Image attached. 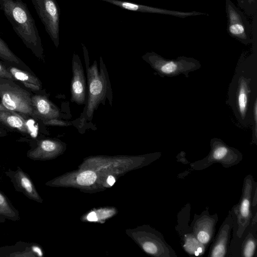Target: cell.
I'll list each match as a JSON object with an SVG mask.
<instances>
[{
    "label": "cell",
    "instance_id": "cell-1",
    "mask_svg": "<svg viewBox=\"0 0 257 257\" xmlns=\"http://www.w3.org/2000/svg\"><path fill=\"white\" fill-rule=\"evenodd\" d=\"M257 101V48L239 57L229 84L226 104L232 109L238 124L252 125V109Z\"/></svg>",
    "mask_w": 257,
    "mask_h": 257
},
{
    "label": "cell",
    "instance_id": "cell-2",
    "mask_svg": "<svg viewBox=\"0 0 257 257\" xmlns=\"http://www.w3.org/2000/svg\"><path fill=\"white\" fill-rule=\"evenodd\" d=\"M0 10L25 46L38 59L44 61L41 39L26 4L22 0H0Z\"/></svg>",
    "mask_w": 257,
    "mask_h": 257
},
{
    "label": "cell",
    "instance_id": "cell-3",
    "mask_svg": "<svg viewBox=\"0 0 257 257\" xmlns=\"http://www.w3.org/2000/svg\"><path fill=\"white\" fill-rule=\"evenodd\" d=\"M86 65L87 91L86 106L82 115L86 120H91L93 113L100 103L104 104L106 98L109 103L112 102V92L107 70L101 57H100V66L98 70L97 63L95 60L89 65L88 51L81 44Z\"/></svg>",
    "mask_w": 257,
    "mask_h": 257
},
{
    "label": "cell",
    "instance_id": "cell-4",
    "mask_svg": "<svg viewBox=\"0 0 257 257\" xmlns=\"http://www.w3.org/2000/svg\"><path fill=\"white\" fill-rule=\"evenodd\" d=\"M142 58L162 78L183 75L188 78L190 72L201 67L197 59L184 56L174 59H167L154 52H149L143 55Z\"/></svg>",
    "mask_w": 257,
    "mask_h": 257
},
{
    "label": "cell",
    "instance_id": "cell-5",
    "mask_svg": "<svg viewBox=\"0 0 257 257\" xmlns=\"http://www.w3.org/2000/svg\"><path fill=\"white\" fill-rule=\"evenodd\" d=\"M32 94L15 82L0 77V102L25 119L32 117Z\"/></svg>",
    "mask_w": 257,
    "mask_h": 257
},
{
    "label": "cell",
    "instance_id": "cell-6",
    "mask_svg": "<svg viewBox=\"0 0 257 257\" xmlns=\"http://www.w3.org/2000/svg\"><path fill=\"white\" fill-rule=\"evenodd\" d=\"M228 35L245 45L252 43L251 27L244 13L231 0H225Z\"/></svg>",
    "mask_w": 257,
    "mask_h": 257
},
{
    "label": "cell",
    "instance_id": "cell-7",
    "mask_svg": "<svg viewBox=\"0 0 257 257\" xmlns=\"http://www.w3.org/2000/svg\"><path fill=\"white\" fill-rule=\"evenodd\" d=\"M46 32L54 45H59L60 9L56 0H31Z\"/></svg>",
    "mask_w": 257,
    "mask_h": 257
},
{
    "label": "cell",
    "instance_id": "cell-8",
    "mask_svg": "<svg viewBox=\"0 0 257 257\" xmlns=\"http://www.w3.org/2000/svg\"><path fill=\"white\" fill-rule=\"evenodd\" d=\"M100 1L112 4L122 9L136 12L168 15L180 18H186L189 17L197 16H209L208 14L202 12L195 11L191 12H182L176 10H168L142 4H138L123 0Z\"/></svg>",
    "mask_w": 257,
    "mask_h": 257
},
{
    "label": "cell",
    "instance_id": "cell-9",
    "mask_svg": "<svg viewBox=\"0 0 257 257\" xmlns=\"http://www.w3.org/2000/svg\"><path fill=\"white\" fill-rule=\"evenodd\" d=\"M72 65L71 100L78 104H84L86 101L87 85L81 60L75 53L72 56Z\"/></svg>",
    "mask_w": 257,
    "mask_h": 257
},
{
    "label": "cell",
    "instance_id": "cell-10",
    "mask_svg": "<svg viewBox=\"0 0 257 257\" xmlns=\"http://www.w3.org/2000/svg\"><path fill=\"white\" fill-rule=\"evenodd\" d=\"M5 174L10 179L16 191L23 193L32 200L42 202L30 176L20 167H17L15 171L10 169Z\"/></svg>",
    "mask_w": 257,
    "mask_h": 257
},
{
    "label": "cell",
    "instance_id": "cell-11",
    "mask_svg": "<svg viewBox=\"0 0 257 257\" xmlns=\"http://www.w3.org/2000/svg\"><path fill=\"white\" fill-rule=\"evenodd\" d=\"M31 100L33 118L40 120L44 122L60 117L59 110L49 99L46 94H33Z\"/></svg>",
    "mask_w": 257,
    "mask_h": 257
},
{
    "label": "cell",
    "instance_id": "cell-12",
    "mask_svg": "<svg viewBox=\"0 0 257 257\" xmlns=\"http://www.w3.org/2000/svg\"><path fill=\"white\" fill-rule=\"evenodd\" d=\"M0 126L7 131L29 136L31 134L26 119L11 110L6 108L0 102Z\"/></svg>",
    "mask_w": 257,
    "mask_h": 257
},
{
    "label": "cell",
    "instance_id": "cell-13",
    "mask_svg": "<svg viewBox=\"0 0 257 257\" xmlns=\"http://www.w3.org/2000/svg\"><path fill=\"white\" fill-rule=\"evenodd\" d=\"M3 62L17 82H20L35 94H44L41 90V81L33 71L22 69L9 62Z\"/></svg>",
    "mask_w": 257,
    "mask_h": 257
},
{
    "label": "cell",
    "instance_id": "cell-14",
    "mask_svg": "<svg viewBox=\"0 0 257 257\" xmlns=\"http://www.w3.org/2000/svg\"><path fill=\"white\" fill-rule=\"evenodd\" d=\"M58 145V143L51 139L32 140L27 156L34 161L44 160L54 153Z\"/></svg>",
    "mask_w": 257,
    "mask_h": 257
},
{
    "label": "cell",
    "instance_id": "cell-15",
    "mask_svg": "<svg viewBox=\"0 0 257 257\" xmlns=\"http://www.w3.org/2000/svg\"><path fill=\"white\" fill-rule=\"evenodd\" d=\"M20 219L18 210L8 197L0 191V223L5 222L7 219L16 221Z\"/></svg>",
    "mask_w": 257,
    "mask_h": 257
},
{
    "label": "cell",
    "instance_id": "cell-16",
    "mask_svg": "<svg viewBox=\"0 0 257 257\" xmlns=\"http://www.w3.org/2000/svg\"><path fill=\"white\" fill-rule=\"evenodd\" d=\"M0 60L4 62L10 63L22 69L32 71L26 64L21 60L10 49L7 44L1 38L0 35Z\"/></svg>",
    "mask_w": 257,
    "mask_h": 257
},
{
    "label": "cell",
    "instance_id": "cell-17",
    "mask_svg": "<svg viewBox=\"0 0 257 257\" xmlns=\"http://www.w3.org/2000/svg\"><path fill=\"white\" fill-rule=\"evenodd\" d=\"M96 179V174L91 171L81 173L77 177V183L81 185L88 186L92 184Z\"/></svg>",
    "mask_w": 257,
    "mask_h": 257
},
{
    "label": "cell",
    "instance_id": "cell-18",
    "mask_svg": "<svg viewBox=\"0 0 257 257\" xmlns=\"http://www.w3.org/2000/svg\"><path fill=\"white\" fill-rule=\"evenodd\" d=\"M252 143H256L257 142V101L254 104L252 109Z\"/></svg>",
    "mask_w": 257,
    "mask_h": 257
},
{
    "label": "cell",
    "instance_id": "cell-19",
    "mask_svg": "<svg viewBox=\"0 0 257 257\" xmlns=\"http://www.w3.org/2000/svg\"><path fill=\"white\" fill-rule=\"evenodd\" d=\"M0 77L8 79L15 82H17L1 60L0 61Z\"/></svg>",
    "mask_w": 257,
    "mask_h": 257
},
{
    "label": "cell",
    "instance_id": "cell-20",
    "mask_svg": "<svg viewBox=\"0 0 257 257\" xmlns=\"http://www.w3.org/2000/svg\"><path fill=\"white\" fill-rule=\"evenodd\" d=\"M249 201L245 198L243 200L240 206V213L242 217H246L249 214Z\"/></svg>",
    "mask_w": 257,
    "mask_h": 257
},
{
    "label": "cell",
    "instance_id": "cell-21",
    "mask_svg": "<svg viewBox=\"0 0 257 257\" xmlns=\"http://www.w3.org/2000/svg\"><path fill=\"white\" fill-rule=\"evenodd\" d=\"M254 250V243L253 241L249 240L246 243L244 251V255L246 257H250L252 256L253 251Z\"/></svg>",
    "mask_w": 257,
    "mask_h": 257
},
{
    "label": "cell",
    "instance_id": "cell-22",
    "mask_svg": "<svg viewBox=\"0 0 257 257\" xmlns=\"http://www.w3.org/2000/svg\"><path fill=\"white\" fill-rule=\"evenodd\" d=\"M249 15H253L257 11V0H246Z\"/></svg>",
    "mask_w": 257,
    "mask_h": 257
},
{
    "label": "cell",
    "instance_id": "cell-23",
    "mask_svg": "<svg viewBox=\"0 0 257 257\" xmlns=\"http://www.w3.org/2000/svg\"><path fill=\"white\" fill-rule=\"evenodd\" d=\"M143 248L144 250L150 253H155L157 251V248L156 246L151 242H147L143 245Z\"/></svg>",
    "mask_w": 257,
    "mask_h": 257
},
{
    "label": "cell",
    "instance_id": "cell-24",
    "mask_svg": "<svg viewBox=\"0 0 257 257\" xmlns=\"http://www.w3.org/2000/svg\"><path fill=\"white\" fill-rule=\"evenodd\" d=\"M10 256L17 257H34L35 255L33 253L30 249L29 251H25L21 252H15L10 254Z\"/></svg>",
    "mask_w": 257,
    "mask_h": 257
},
{
    "label": "cell",
    "instance_id": "cell-25",
    "mask_svg": "<svg viewBox=\"0 0 257 257\" xmlns=\"http://www.w3.org/2000/svg\"><path fill=\"white\" fill-rule=\"evenodd\" d=\"M197 238L200 242L206 243L209 240V236L207 232L201 231L197 234Z\"/></svg>",
    "mask_w": 257,
    "mask_h": 257
},
{
    "label": "cell",
    "instance_id": "cell-26",
    "mask_svg": "<svg viewBox=\"0 0 257 257\" xmlns=\"http://www.w3.org/2000/svg\"><path fill=\"white\" fill-rule=\"evenodd\" d=\"M31 251L36 256H42L43 255L41 248L37 245L33 244L30 248Z\"/></svg>",
    "mask_w": 257,
    "mask_h": 257
},
{
    "label": "cell",
    "instance_id": "cell-27",
    "mask_svg": "<svg viewBox=\"0 0 257 257\" xmlns=\"http://www.w3.org/2000/svg\"><path fill=\"white\" fill-rule=\"evenodd\" d=\"M239 7L249 15V10L246 0H236Z\"/></svg>",
    "mask_w": 257,
    "mask_h": 257
},
{
    "label": "cell",
    "instance_id": "cell-28",
    "mask_svg": "<svg viewBox=\"0 0 257 257\" xmlns=\"http://www.w3.org/2000/svg\"><path fill=\"white\" fill-rule=\"evenodd\" d=\"M87 218L90 221H96L97 220L96 213L94 212L90 213L88 215Z\"/></svg>",
    "mask_w": 257,
    "mask_h": 257
},
{
    "label": "cell",
    "instance_id": "cell-29",
    "mask_svg": "<svg viewBox=\"0 0 257 257\" xmlns=\"http://www.w3.org/2000/svg\"><path fill=\"white\" fill-rule=\"evenodd\" d=\"M8 135V132L6 130L0 126V138L7 136Z\"/></svg>",
    "mask_w": 257,
    "mask_h": 257
},
{
    "label": "cell",
    "instance_id": "cell-30",
    "mask_svg": "<svg viewBox=\"0 0 257 257\" xmlns=\"http://www.w3.org/2000/svg\"><path fill=\"white\" fill-rule=\"evenodd\" d=\"M115 181L114 178L112 176H109L107 179V183L110 186H112L113 185V184L114 183Z\"/></svg>",
    "mask_w": 257,
    "mask_h": 257
},
{
    "label": "cell",
    "instance_id": "cell-31",
    "mask_svg": "<svg viewBox=\"0 0 257 257\" xmlns=\"http://www.w3.org/2000/svg\"><path fill=\"white\" fill-rule=\"evenodd\" d=\"M0 169H1V165H0Z\"/></svg>",
    "mask_w": 257,
    "mask_h": 257
}]
</instances>
